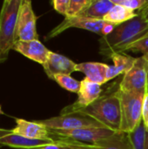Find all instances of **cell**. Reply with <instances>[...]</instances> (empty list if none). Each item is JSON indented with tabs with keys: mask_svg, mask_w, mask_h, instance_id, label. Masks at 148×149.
I'll list each match as a JSON object with an SVG mask.
<instances>
[{
	"mask_svg": "<svg viewBox=\"0 0 148 149\" xmlns=\"http://www.w3.org/2000/svg\"><path fill=\"white\" fill-rule=\"evenodd\" d=\"M75 114L89 117L108 129L120 132L121 110L118 91L99 97L92 105Z\"/></svg>",
	"mask_w": 148,
	"mask_h": 149,
	"instance_id": "obj_2",
	"label": "cell"
},
{
	"mask_svg": "<svg viewBox=\"0 0 148 149\" xmlns=\"http://www.w3.org/2000/svg\"><path fill=\"white\" fill-rule=\"evenodd\" d=\"M113 6L114 3L112 0H92L79 17L104 19Z\"/></svg>",
	"mask_w": 148,
	"mask_h": 149,
	"instance_id": "obj_17",
	"label": "cell"
},
{
	"mask_svg": "<svg viewBox=\"0 0 148 149\" xmlns=\"http://www.w3.org/2000/svg\"><path fill=\"white\" fill-rule=\"evenodd\" d=\"M56 141H48L41 140H34L24 136L16 134L9 130H3L0 133V145L10 148L24 149H35L49 144H54Z\"/></svg>",
	"mask_w": 148,
	"mask_h": 149,
	"instance_id": "obj_14",
	"label": "cell"
},
{
	"mask_svg": "<svg viewBox=\"0 0 148 149\" xmlns=\"http://www.w3.org/2000/svg\"><path fill=\"white\" fill-rule=\"evenodd\" d=\"M147 93H148V76H147Z\"/></svg>",
	"mask_w": 148,
	"mask_h": 149,
	"instance_id": "obj_30",
	"label": "cell"
},
{
	"mask_svg": "<svg viewBox=\"0 0 148 149\" xmlns=\"http://www.w3.org/2000/svg\"><path fill=\"white\" fill-rule=\"evenodd\" d=\"M3 130H2V131H0V133H1V132H3Z\"/></svg>",
	"mask_w": 148,
	"mask_h": 149,
	"instance_id": "obj_32",
	"label": "cell"
},
{
	"mask_svg": "<svg viewBox=\"0 0 148 149\" xmlns=\"http://www.w3.org/2000/svg\"><path fill=\"white\" fill-rule=\"evenodd\" d=\"M118 93L121 110L120 132L127 134L133 132L142 121V108L145 94L120 89Z\"/></svg>",
	"mask_w": 148,
	"mask_h": 149,
	"instance_id": "obj_4",
	"label": "cell"
},
{
	"mask_svg": "<svg viewBox=\"0 0 148 149\" xmlns=\"http://www.w3.org/2000/svg\"><path fill=\"white\" fill-rule=\"evenodd\" d=\"M16 127L11 130L12 133L24 136L26 138L54 141L51 138L50 131L44 125L38 121H28L23 119H15Z\"/></svg>",
	"mask_w": 148,
	"mask_h": 149,
	"instance_id": "obj_11",
	"label": "cell"
},
{
	"mask_svg": "<svg viewBox=\"0 0 148 149\" xmlns=\"http://www.w3.org/2000/svg\"><path fill=\"white\" fill-rule=\"evenodd\" d=\"M92 0H70L68 10L65 17H74L79 16Z\"/></svg>",
	"mask_w": 148,
	"mask_h": 149,
	"instance_id": "obj_22",
	"label": "cell"
},
{
	"mask_svg": "<svg viewBox=\"0 0 148 149\" xmlns=\"http://www.w3.org/2000/svg\"><path fill=\"white\" fill-rule=\"evenodd\" d=\"M138 15H140L145 20H147L148 22V3L144 6V8H142L140 12L138 13Z\"/></svg>",
	"mask_w": 148,
	"mask_h": 149,
	"instance_id": "obj_27",
	"label": "cell"
},
{
	"mask_svg": "<svg viewBox=\"0 0 148 149\" xmlns=\"http://www.w3.org/2000/svg\"><path fill=\"white\" fill-rule=\"evenodd\" d=\"M2 130H3V129H0V131H2Z\"/></svg>",
	"mask_w": 148,
	"mask_h": 149,
	"instance_id": "obj_33",
	"label": "cell"
},
{
	"mask_svg": "<svg viewBox=\"0 0 148 149\" xmlns=\"http://www.w3.org/2000/svg\"><path fill=\"white\" fill-rule=\"evenodd\" d=\"M2 147H3V146H2V145H0V149H1V148H2Z\"/></svg>",
	"mask_w": 148,
	"mask_h": 149,
	"instance_id": "obj_31",
	"label": "cell"
},
{
	"mask_svg": "<svg viewBox=\"0 0 148 149\" xmlns=\"http://www.w3.org/2000/svg\"><path fill=\"white\" fill-rule=\"evenodd\" d=\"M116 26V24L106 22L103 19H95L79 16L74 17H65V19L58 25L53 28L47 34L45 39L55 38L70 28H79L86 30L104 37L111 33Z\"/></svg>",
	"mask_w": 148,
	"mask_h": 149,
	"instance_id": "obj_5",
	"label": "cell"
},
{
	"mask_svg": "<svg viewBox=\"0 0 148 149\" xmlns=\"http://www.w3.org/2000/svg\"><path fill=\"white\" fill-rule=\"evenodd\" d=\"M76 63L65 56L50 52L48 58L43 67L48 78L52 79L57 74L71 75L76 72Z\"/></svg>",
	"mask_w": 148,
	"mask_h": 149,
	"instance_id": "obj_13",
	"label": "cell"
},
{
	"mask_svg": "<svg viewBox=\"0 0 148 149\" xmlns=\"http://www.w3.org/2000/svg\"><path fill=\"white\" fill-rule=\"evenodd\" d=\"M101 93V86L85 78L81 80V86L79 93H78V100L72 105L65 107L61 111L60 115L75 114L86 108L100 97Z\"/></svg>",
	"mask_w": 148,
	"mask_h": 149,
	"instance_id": "obj_10",
	"label": "cell"
},
{
	"mask_svg": "<svg viewBox=\"0 0 148 149\" xmlns=\"http://www.w3.org/2000/svg\"><path fill=\"white\" fill-rule=\"evenodd\" d=\"M37 19L38 17L34 13L31 2L30 0H22L17 24V41L38 39Z\"/></svg>",
	"mask_w": 148,
	"mask_h": 149,
	"instance_id": "obj_9",
	"label": "cell"
},
{
	"mask_svg": "<svg viewBox=\"0 0 148 149\" xmlns=\"http://www.w3.org/2000/svg\"><path fill=\"white\" fill-rule=\"evenodd\" d=\"M3 113V111H2V108H1V107H0V114H2Z\"/></svg>",
	"mask_w": 148,
	"mask_h": 149,
	"instance_id": "obj_29",
	"label": "cell"
},
{
	"mask_svg": "<svg viewBox=\"0 0 148 149\" xmlns=\"http://www.w3.org/2000/svg\"><path fill=\"white\" fill-rule=\"evenodd\" d=\"M137 16H138V13H135V11L131 10L122 5L114 4V6L111 9V10L104 17L103 20L106 22L119 25L130 19H133V17Z\"/></svg>",
	"mask_w": 148,
	"mask_h": 149,
	"instance_id": "obj_18",
	"label": "cell"
},
{
	"mask_svg": "<svg viewBox=\"0 0 148 149\" xmlns=\"http://www.w3.org/2000/svg\"><path fill=\"white\" fill-rule=\"evenodd\" d=\"M51 138L65 139L79 141L87 144H96L101 141L109 139L119 132L106 127H90L74 130H50Z\"/></svg>",
	"mask_w": 148,
	"mask_h": 149,
	"instance_id": "obj_6",
	"label": "cell"
},
{
	"mask_svg": "<svg viewBox=\"0 0 148 149\" xmlns=\"http://www.w3.org/2000/svg\"><path fill=\"white\" fill-rule=\"evenodd\" d=\"M148 76V59L144 56L137 58L133 67L124 74L120 84V90L147 93Z\"/></svg>",
	"mask_w": 148,
	"mask_h": 149,
	"instance_id": "obj_7",
	"label": "cell"
},
{
	"mask_svg": "<svg viewBox=\"0 0 148 149\" xmlns=\"http://www.w3.org/2000/svg\"><path fill=\"white\" fill-rule=\"evenodd\" d=\"M69 3L70 0H54L51 2L54 10L61 15H64L65 17H66L67 14Z\"/></svg>",
	"mask_w": 148,
	"mask_h": 149,
	"instance_id": "obj_25",
	"label": "cell"
},
{
	"mask_svg": "<svg viewBox=\"0 0 148 149\" xmlns=\"http://www.w3.org/2000/svg\"><path fill=\"white\" fill-rule=\"evenodd\" d=\"M110 58L113 61V65H109L106 73L107 82L120 74H126L134 65L136 60L135 58H133L129 55L123 53H114Z\"/></svg>",
	"mask_w": 148,
	"mask_h": 149,
	"instance_id": "obj_16",
	"label": "cell"
},
{
	"mask_svg": "<svg viewBox=\"0 0 148 149\" xmlns=\"http://www.w3.org/2000/svg\"><path fill=\"white\" fill-rule=\"evenodd\" d=\"M148 32V22L140 15L117 25L106 36L101 37L99 52L110 58L114 53H123L126 49Z\"/></svg>",
	"mask_w": 148,
	"mask_h": 149,
	"instance_id": "obj_1",
	"label": "cell"
},
{
	"mask_svg": "<svg viewBox=\"0 0 148 149\" xmlns=\"http://www.w3.org/2000/svg\"><path fill=\"white\" fill-rule=\"evenodd\" d=\"M55 80L62 88L65 89L68 92L74 93H79L81 86V81H78L71 75H66V74H57L53 77L52 79Z\"/></svg>",
	"mask_w": 148,
	"mask_h": 149,
	"instance_id": "obj_21",
	"label": "cell"
},
{
	"mask_svg": "<svg viewBox=\"0 0 148 149\" xmlns=\"http://www.w3.org/2000/svg\"><path fill=\"white\" fill-rule=\"evenodd\" d=\"M109 65L99 62H84L76 65V72L85 74V78L102 86L107 82L106 73Z\"/></svg>",
	"mask_w": 148,
	"mask_h": 149,
	"instance_id": "obj_15",
	"label": "cell"
},
{
	"mask_svg": "<svg viewBox=\"0 0 148 149\" xmlns=\"http://www.w3.org/2000/svg\"><path fill=\"white\" fill-rule=\"evenodd\" d=\"M22 0H4L0 10V63L7 60L17 41V24Z\"/></svg>",
	"mask_w": 148,
	"mask_h": 149,
	"instance_id": "obj_3",
	"label": "cell"
},
{
	"mask_svg": "<svg viewBox=\"0 0 148 149\" xmlns=\"http://www.w3.org/2000/svg\"><path fill=\"white\" fill-rule=\"evenodd\" d=\"M13 50L42 65L45 64L51 52L38 39L30 41H16Z\"/></svg>",
	"mask_w": 148,
	"mask_h": 149,
	"instance_id": "obj_12",
	"label": "cell"
},
{
	"mask_svg": "<svg viewBox=\"0 0 148 149\" xmlns=\"http://www.w3.org/2000/svg\"><path fill=\"white\" fill-rule=\"evenodd\" d=\"M35 149H63L60 146H58L57 143H54V144H49V145H46V146H44V147H40V148H38Z\"/></svg>",
	"mask_w": 148,
	"mask_h": 149,
	"instance_id": "obj_28",
	"label": "cell"
},
{
	"mask_svg": "<svg viewBox=\"0 0 148 149\" xmlns=\"http://www.w3.org/2000/svg\"><path fill=\"white\" fill-rule=\"evenodd\" d=\"M114 4L122 5L131 10H141L148 3V0H112Z\"/></svg>",
	"mask_w": 148,
	"mask_h": 149,
	"instance_id": "obj_24",
	"label": "cell"
},
{
	"mask_svg": "<svg viewBox=\"0 0 148 149\" xmlns=\"http://www.w3.org/2000/svg\"><path fill=\"white\" fill-rule=\"evenodd\" d=\"M126 51H133V52H142L143 56L148 59V32L131 45Z\"/></svg>",
	"mask_w": 148,
	"mask_h": 149,
	"instance_id": "obj_23",
	"label": "cell"
},
{
	"mask_svg": "<svg viewBox=\"0 0 148 149\" xmlns=\"http://www.w3.org/2000/svg\"><path fill=\"white\" fill-rule=\"evenodd\" d=\"M126 136L132 149H148V131L143 121Z\"/></svg>",
	"mask_w": 148,
	"mask_h": 149,
	"instance_id": "obj_19",
	"label": "cell"
},
{
	"mask_svg": "<svg viewBox=\"0 0 148 149\" xmlns=\"http://www.w3.org/2000/svg\"><path fill=\"white\" fill-rule=\"evenodd\" d=\"M50 130H74L90 127H105L96 120L80 114L59 115L50 119L37 120Z\"/></svg>",
	"mask_w": 148,
	"mask_h": 149,
	"instance_id": "obj_8",
	"label": "cell"
},
{
	"mask_svg": "<svg viewBox=\"0 0 148 149\" xmlns=\"http://www.w3.org/2000/svg\"><path fill=\"white\" fill-rule=\"evenodd\" d=\"M95 145V149H132L126 134L117 133L113 137L101 141Z\"/></svg>",
	"mask_w": 148,
	"mask_h": 149,
	"instance_id": "obj_20",
	"label": "cell"
},
{
	"mask_svg": "<svg viewBox=\"0 0 148 149\" xmlns=\"http://www.w3.org/2000/svg\"><path fill=\"white\" fill-rule=\"evenodd\" d=\"M142 121L148 131V93L145 94L142 108Z\"/></svg>",
	"mask_w": 148,
	"mask_h": 149,
	"instance_id": "obj_26",
	"label": "cell"
}]
</instances>
